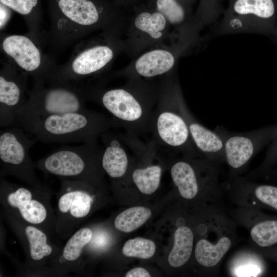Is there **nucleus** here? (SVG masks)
I'll return each instance as SVG.
<instances>
[{"mask_svg":"<svg viewBox=\"0 0 277 277\" xmlns=\"http://www.w3.org/2000/svg\"><path fill=\"white\" fill-rule=\"evenodd\" d=\"M273 261L277 262V256L273 260Z\"/></svg>","mask_w":277,"mask_h":277,"instance_id":"obj_35","label":"nucleus"},{"mask_svg":"<svg viewBox=\"0 0 277 277\" xmlns=\"http://www.w3.org/2000/svg\"><path fill=\"white\" fill-rule=\"evenodd\" d=\"M194 233L190 227L183 225L174 233L173 246L168 256V263L174 268H180L186 264L194 250Z\"/></svg>","mask_w":277,"mask_h":277,"instance_id":"obj_25","label":"nucleus"},{"mask_svg":"<svg viewBox=\"0 0 277 277\" xmlns=\"http://www.w3.org/2000/svg\"><path fill=\"white\" fill-rule=\"evenodd\" d=\"M202 209L203 221L199 225L200 236L194 246V258L207 275L216 276L226 255L236 243L237 224L222 206L207 205Z\"/></svg>","mask_w":277,"mask_h":277,"instance_id":"obj_7","label":"nucleus"},{"mask_svg":"<svg viewBox=\"0 0 277 277\" xmlns=\"http://www.w3.org/2000/svg\"><path fill=\"white\" fill-rule=\"evenodd\" d=\"M266 259L251 247L240 250L227 262V274L234 277L264 276L268 269Z\"/></svg>","mask_w":277,"mask_h":277,"instance_id":"obj_24","label":"nucleus"},{"mask_svg":"<svg viewBox=\"0 0 277 277\" xmlns=\"http://www.w3.org/2000/svg\"><path fill=\"white\" fill-rule=\"evenodd\" d=\"M214 130L223 141L224 162L233 179L238 176L263 147L272 141L277 132V125L243 133L230 132L221 126Z\"/></svg>","mask_w":277,"mask_h":277,"instance_id":"obj_16","label":"nucleus"},{"mask_svg":"<svg viewBox=\"0 0 277 277\" xmlns=\"http://www.w3.org/2000/svg\"><path fill=\"white\" fill-rule=\"evenodd\" d=\"M1 6V30H2L6 27V25L8 23L11 18L12 10L4 6V5L0 4Z\"/></svg>","mask_w":277,"mask_h":277,"instance_id":"obj_33","label":"nucleus"},{"mask_svg":"<svg viewBox=\"0 0 277 277\" xmlns=\"http://www.w3.org/2000/svg\"><path fill=\"white\" fill-rule=\"evenodd\" d=\"M95 228L82 227L67 239L58 254L47 265V276L77 274L84 248L92 239Z\"/></svg>","mask_w":277,"mask_h":277,"instance_id":"obj_21","label":"nucleus"},{"mask_svg":"<svg viewBox=\"0 0 277 277\" xmlns=\"http://www.w3.org/2000/svg\"><path fill=\"white\" fill-rule=\"evenodd\" d=\"M147 1H148V0H142L143 2H146Z\"/></svg>","mask_w":277,"mask_h":277,"instance_id":"obj_36","label":"nucleus"},{"mask_svg":"<svg viewBox=\"0 0 277 277\" xmlns=\"http://www.w3.org/2000/svg\"><path fill=\"white\" fill-rule=\"evenodd\" d=\"M52 194V190H42L13 184L0 176L2 209L40 228L57 240L56 214L51 204Z\"/></svg>","mask_w":277,"mask_h":277,"instance_id":"obj_10","label":"nucleus"},{"mask_svg":"<svg viewBox=\"0 0 277 277\" xmlns=\"http://www.w3.org/2000/svg\"><path fill=\"white\" fill-rule=\"evenodd\" d=\"M46 44L55 54L95 32L124 36L128 13L112 0H46Z\"/></svg>","mask_w":277,"mask_h":277,"instance_id":"obj_1","label":"nucleus"},{"mask_svg":"<svg viewBox=\"0 0 277 277\" xmlns=\"http://www.w3.org/2000/svg\"><path fill=\"white\" fill-rule=\"evenodd\" d=\"M123 8L128 13L133 8L142 2V0H112Z\"/></svg>","mask_w":277,"mask_h":277,"instance_id":"obj_32","label":"nucleus"},{"mask_svg":"<svg viewBox=\"0 0 277 277\" xmlns=\"http://www.w3.org/2000/svg\"><path fill=\"white\" fill-rule=\"evenodd\" d=\"M219 165L204 157L185 155L175 161L170 174L180 195L189 201L200 199L203 206H223L225 196L219 182Z\"/></svg>","mask_w":277,"mask_h":277,"instance_id":"obj_9","label":"nucleus"},{"mask_svg":"<svg viewBox=\"0 0 277 277\" xmlns=\"http://www.w3.org/2000/svg\"><path fill=\"white\" fill-rule=\"evenodd\" d=\"M277 163V132L275 133L266 153L265 158L253 175H261L266 174Z\"/></svg>","mask_w":277,"mask_h":277,"instance_id":"obj_31","label":"nucleus"},{"mask_svg":"<svg viewBox=\"0 0 277 277\" xmlns=\"http://www.w3.org/2000/svg\"><path fill=\"white\" fill-rule=\"evenodd\" d=\"M186 106L175 67L161 77L149 132L153 142L172 152L191 157H203L191 138L184 114Z\"/></svg>","mask_w":277,"mask_h":277,"instance_id":"obj_3","label":"nucleus"},{"mask_svg":"<svg viewBox=\"0 0 277 277\" xmlns=\"http://www.w3.org/2000/svg\"><path fill=\"white\" fill-rule=\"evenodd\" d=\"M37 141L18 126L0 131V176H14L28 186L42 190H52L37 177L36 166L29 150Z\"/></svg>","mask_w":277,"mask_h":277,"instance_id":"obj_14","label":"nucleus"},{"mask_svg":"<svg viewBox=\"0 0 277 277\" xmlns=\"http://www.w3.org/2000/svg\"><path fill=\"white\" fill-rule=\"evenodd\" d=\"M155 251V245L150 240L135 238L128 240L124 244L122 252L127 257L148 259L153 256Z\"/></svg>","mask_w":277,"mask_h":277,"instance_id":"obj_30","label":"nucleus"},{"mask_svg":"<svg viewBox=\"0 0 277 277\" xmlns=\"http://www.w3.org/2000/svg\"><path fill=\"white\" fill-rule=\"evenodd\" d=\"M0 45L5 59L31 76L33 83L45 81L57 65L51 55L44 53L43 46L28 34L1 33Z\"/></svg>","mask_w":277,"mask_h":277,"instance_id":"obj_15","label":"nucleus"},{"mask_svg":"<svg viewBox=\"0 0 277 277\" xmlns=\"http://www.w3.org/2000/svg\"><path fill=\"white\" fill-rule=\"evenodd\" d=\"M21 244L25 256L21 272L25 276H47V267L63 246L43 229L2 209L1 214Z\"/></svg>","mask_w":277,"mask_h":277,"instance_id":"obj_11","label":"nucleus"},{"mask_svg":"<svg viewBox=\"0 0 277 277\" xmlns=\"http://www.w3.org/2000/svg\"><path fill=\"white\" fill-rule=\"evenodd\" d=\"M1 61L0 126L8 128L15 125L17 111L27 100L28 75L6 59Z\"/></svg>","mask_w":277,"mask_h":277,"instance_id":"obj_19","label":"nucleus"},{"mask_svg":"<svg viewBox=\"0 0 277 277\" xmlns=\"http://www.w3.org/2000/svg\"><path fill=\"white\" fill-rule=\"evenodd\" d=\"M103 147L97 141L62 146L35 162L36 168L60 179L80 180L102 186Z\"/></svg>","mask_w":277,"mask_h":277,"instance_id":"obj_8","label":"nucleus"},{"mask_svg":"<svg viewBox=\"0 0 277 277\" xmlns=\"http://www.w3.org/2000/svg\"><path fill=\"white\" fill-rule=\"evenodd\" d=\"M181 43L164 44L145 50L124 68L103 77L105 82L117 77L151 79L162 77L175 67L182 49Z\"/></svg>","mask_w":277,"mask_h":277,"instance_id":"obj_17","label":"nucleus"},{"mask_svg":"<svg viewBox=\"0 0 277 277\" xmlns=\"http://www.w3.org/2000/svg\"><path fill=\"white\" fill-rule=\"evenodd\" d=\"M229 214L237 225L247 230L251 248L273 261L277 256V215L243 207L231 210Z\"/></svg>","mask_w":277,"mask_h":277,"instance_id":"obj_18","label":"nucleus"},{"mask_svg":"<svg viewBox=\"0 0 277 277\" xmlns=\"http://www.w3.org/2000/svg\"><path fill=\"white\" fill-rule=\"evenodd\" d=\"M170 29L162 13L142 2L128 13L123 52L135 58L147 49L165 44L174 36Z\"/></svg>","mask_w":277,"mask_h":277,"instance_id":"obj_13","label":"nucleus"},{"mask_svg":"<svg viewBox=\"0 0 277 277\" xmlns=\"http://www.w3.org/2000/svg\"><path fill=\"white\" fill-rule=\"evenodd\" d=\"M163 172L159 164H149L135 168L132 173V181L142 193L150 195L159 188Z\"/></svg>","mask_w":277,"mask_h":277,"instance_id":"obj_27","label":"nucleus"},{"mask_svg":"<svg viewBox=\"0 0 277 277\" xmlns=\"http://www.w3.org/2000/svg\"><path fill=\"white\" fill-rule=\"evenodd\" d=\"M98 81L80 85L86 99L103 107L110 114L113 126L123 127L135 135L149 132L159 94V83L140 77L127 78L123 85L105 87Z\"/></svg>","mask_w":277,"mask_h":277,"instance_id":"obj_2","label":"nucleus"},{"mask_svg":"<svg viewBox=\"0 0 277 277\" xmlns=\"http://www.w3.org/2000/svg\"><path fill=\"white\" fill-rule=\"evenodd\" d=\"M0 4L21 15L27 25V34L42 46L46 45L41 0H0Z\"/></svg>","mask_w":277,"mask_h":277,"instance_id":"obj_23","label":"nucleus"},{"mask_svg":"<svg viewBox=\"0 0 277 277\" xmlns=\"http://www.w3.org/2000/svg\"><path fill=\"white\" fill-rule=\"evenodd\" d=\"M233 10L239 14L267 18L273 15L274 5L272 0H236Z\"/></svg>","mask_w":277,"mask_h":277,"instance_id":"obj_29","label":"nucleus"},{"mask_svg":"<svg viewBox=\"0 0 277 277\" xmlns=\"http://www.w3.org/2000/svg\"><path fill=\"white\" fill-rule=\"evenodd\" d=\"M188 3L189 2V1H190V0H186Z\"/></svg>","mask_w":277,"mask_h":277,"instance_id":"obj_37","label":"nucleus"},{"mask_svg":"<svg viewBox=\"0 0 277 277\" xmlns=\"http://www.w3.org/2000/svg\"><path fill=\"white\" fill-rule=\"evenodd\" d=\"M223 185L224 196L237 207L277 212V186L256 183L240 176Z\"/></svg>","mask_w":277,"mask_h":277,"instance_id":"obj_20","label":"nucleus"},{"mask_svg":"<svg viewBox=\"0 0 277 277\" xmlns=\"http://www.w3.org/2000/svg\"><path fill=\"white\" fill-rule=\"evenodd\" d=\"M143 2L162 13L170 28L180 31L184 28L189 17L186 0H148Z\"/></svg>","mask_w":277,"mask_h":277,"instance_id":"obj_26","label":"nucleus"},{"mask_svg":"<svg viewBox=\"0 0 277 277\" xmlns=\"http://www.w3.org/2000/svg\"><path fill=\"white\" fill-rule=\"evenodd\" d=\"M151 215V211L148 208L143 206L131 207L116 216L114 226L118 231L129 233L142 226Z\"/></svg>","mask_w":277,"mask_h":277,"instance_id":"obj_28","label":"nucleus"},{"mask_svg":"<svg viewBox=\"0 0 277 277\" xmlns=\"http://www.w3.org/2000/svg\"><path fill=\"white\" fill-rule=\"evenodd\" d=\"M124 50L123 35L98 32L75 44L68 61L63 65H57L49 77L74 83L94 80L109 69Z\"/></svg>","mask_w":277,"mask_h":277,"instance_id":"obj_4","label":"nucleus"},{"mask_svg":"<svg viewBox=\"0 0 277 277\" xmlns=\"http://www.w3.org/2000/svg\"><path fill=\"white\" fill-rule=\"evenodd\" d=\"M190 134L201 155L212 162H224V142L221 136L199 122L191 114L187 106L184 108Z\"/></svg>","mask_w":277,"mask_h":277,"instance_id":"obj_22","label":"nucleus"},{"mask_svg":"<svg viewBox=\"0 0 277 277\" xmlns=\"http://www.w3.org/2000/svg\"><path fill=\"white\" fill-rule=\"evenodd\" d=\"M126 277H150L151 275L145 269L142 267H135L128 271Z\"/></svg>","mask_w":277,"mask_h":277,"instance_id":"obj_34","label":"nucleus"},{"mask_svg":"<svg viewBox=\"0 0 277 277\" xmlns=\"http://www.w3.org/2000/svg\"><path fill=\"white\" fill-rule=\"evenodd\" d=\"M87 101L78 84L48 77L44 82L33 83L28 98L17 111L14 126L27 132L45 117L87 109Z\"/></svg>","mask_w":277,"mask_h":277,"instance_id":"obj_5","label":"nucleus"},{"mask_svg":"<svg viewBox=\"0 0 277 277\" xmlns=\"http://www.w3.org/2000/svg\"><path fill=\"white\" fill-rule=\"evenodd\" d=\"M56 193L55 230L57 236L69 238L92 213L97 202L94 186L80 180L61 179Z\"/></svg>","mask_w":277,"mask_h":277,"instance_id":"obj_12","label":"nucleus"},{"mask_svg":"<svg viewBox=\"0 0 277 277\" xmlns=\"http://www.w3.org/2000/svg\"><path fill=\"white\" fill-rule=\"evenodd\" d=\"M111 127V120L107 115L86 109L45 117L27 132L43 143H85L97 141Z\"/></svg>","mask_w":277,"mask_h":277,"instance_id":"obj_6","label":"nucleus"}]
</instances>
